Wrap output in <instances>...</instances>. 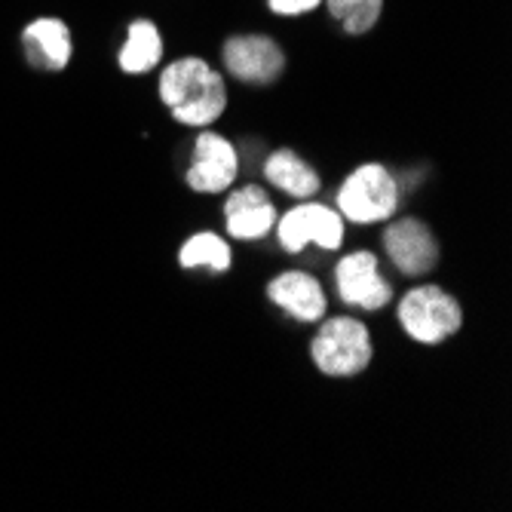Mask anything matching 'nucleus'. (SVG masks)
I'll use <instances>...</instances> for the list:
<instances>
[{
    "label": "nucleus",
    "instance_id": "1",
    "mask_svg": "<svg viewBox=\"0 0 512 512\" xmlns=\"http://www.w3.org/2000/svg\"><path fill=\"white\" fill-rule=\"evenodd\" d=\"M160 99L178 123L206 126L224 114L227 89L221 74L203 59H178L160 77Z\"/></svg>",
    "mask_w": 512,
    "mask_h": 512
},
{
    "label": "nucleus",
    "instance_id": "2",
    "mask_svg": "<svg viewBox=\"0 0 512 512\" xmlns=\"http://www.w3.org/2000/svg\"><path fill=\"white\" fill-rule=\"evenodd\" d=\"M313 362L332 378H350L368 368L371 338L362 322L350 316H335L313 338Z\"/></svg>",
    "mask_w": 512,
    "mask_h": 512
},
{
    "label": "nucleus",
    "instance_id": "3",
    "mask_svg": "<svg viewBox=\"0 0 512 512\" xmlns=\"http://www.w3.org/2000/svg\"><path fill=\"white\" fill-rule=\"evenodd\" d=\"M399 206V188L396 178L381 163H365L359 166L338 194V209L356 224L384 221Z\"/></svg>",
    "mask_w": 512,
    "mask_h": 512
},
{
    "label": "nucleus",
    "instance_id": "4",
    "mask_svg": "<svg viewBox=\"0 0 512 512\" xmlns=\"http://www.w3.org/2000/svg\"><path fill=\"white\" fill-rule=\"evenodd\" d=\"M399 322L414 341L439 344L460 329L463 313H460V304L439 286H421V289H411L402 298Z\"/></svg>",
    "mask_w": 512,
    "mask_h": 512
},
{
    "label": "nucleus",
    "instance_id": "5",
    "mask_svg": "<svg viewBox=\"0 0 512 512\" xmlns=\"http://www.w3.org/2000/svg\"><path fill=\"white\" fill-rule=\"evenodd\" d=\"M344 240V221L329 206L304 203L286 212L279 221V243L286 252H301L307 243H316L322 249H338Z\"/></svg>",
    "mask_w": 512,
    "mask_h": 512
},
{
    "label": "nucleus",
    "instance_id": "6",
    "mask_svg": "<svg viewBox=\"0 0 512 512\" xmlns=\"http://www.w3.org/2000/svg\"><path fill=\"white\" fill-rule=\"evenodd\" d=\"M224 65L243 83L267 86L283 74L286 56L270 37L249 34V37H230L224 43Z\"/></svg>",
    "mask_w": 512,
    "mask_h": 512
},
{
    "label": "nucleus",
    "instance_id": "7",
    "mask_svg": "<svg viewBox=\"0 0 512 512\" xmlns=\"http://www.w3.org/2000/svg\"><path fill=\"white\" fill-rule=\"evenodd\" d=\"M237 178V151L227 138L215 132H200L194 145V160L188 169V184L203 194H221Z\"/></svg>",
    "mask_w": 512,
    "mask_h": 512
},
{
    "label": "nucleus",
    "instance_id": "8",
    "mask_svg": "<svg viewBox=\"0 0 512 512\" xmlns=\"http://www.w3.org/2000/svg\"><path fill=\"white\" fill-rule=\"evenodd\" d=\"M384 246L390 252V261L405 276H424L439 261V246L430 234V227L414 218H402V221L390 224L384 234Z\"/></svg>",
    "mask_w": 512,
    "mask_h": 512
},
{
    "label": "nucleus",
    "instance_id": "9",
    "mask_svg": "<svg viewBox=\"0 0 512 512\" xmlns=\"http://www.w3.org/2000/svg\"><path fill=\"white\" fill-rule=\"evenodd\" d=\"M338 292L347 304L362 310H381L393 298L387 279L378 273V258L371 252L347 255L338 264Z\"/></svg>",
    "mask_w": 512,
    "mask_h": 512
},
{
    "label": "nucleus",
    "instance_id": "10",
    "mask_svg": "<svg viewBox=\"0 0 512 512\" xmlns=\"http://www.w3.org/2000/svg\"><path fill=\"white\" fill-rule=\"evenodd\" d=\"M267 295H270L273 304H279L289 316H295L301 322L322 319V313H325V292H322V286L316 283L313 276L298 273V270L276 276L273 283L267 286Z\"/></svg>",
    "mask_w": 512,
    "mask_h": 512
},
{
    "label": "nucleus",
    "instance_id": "11",
    "mask_svg": "<svg viewBox=\"0 0 512 512\" xmlns=\"http://www.w3.org/2000/svg\"><path fill=\"white\" fill-rule=\"evenodd\" d=\"M25 53L31 65L46 71H62L71 59V31L59 19H37L22 31Z\"/></svg>",
    "mask_w": 512,
    "mask_h": 512
},
{
    "label": "nucleus",
    "instance_id": "12",
    "mask_svg": "<svg viewBox=\"0 0 512 512\" xmlns=\"http://www.w3.org/2000/svg\"><path fill=\"white\" fill-rule=\"evenodd\" d=\"M224 212H227L230 237H237V240H258L273 227V203L267 200L261 188H255V184L230 194Z\"/></svg>",
    "mask_w": 512,
    "mask_h": 512
},
{
    "label": "nucleus",
    "instance_id": "13",
    "mask_svg": "<svg viewBox=\"0 0 512 512\" xmlns=\"http://www.w3.org/2000/svg\"><path fill=\"white\" fill-rule=\"evenodd\" d=\"M264 172H267V181L276 184L279 191H286L289 197L301 200V197H310L319 191V175L295 151H276L267 160Z\"/></svg>",
    "mask_w": 512,
    "mask_h": 512
},
{
    "label": "nucleus",
    "instance_id": "14",
    "mask_svg": "<svg viewBox=\"0 0 512 512\" xmlns=\"http://www.w3.org/2000/svg\"><path fill=\"white\" fill-rule=\"evenodd\" d=\"M160 56H163V40H160L157 25L148 19L132 22L126 46L120 50V68L126 74H145L160 62Z\"/></svg>",
    "mask_w": 512,
    "mask_h": 512
},
{
    "label": "nucleus",
    "instance_id": "15",
    "mask_svg": "<svg viewBox=\"0 0 512 512\" xmlns=\"http://www.w3.org/2000/svg\"><path fill=\"white\" fill-rule=\"evenodd\" d=\"M181 267H212L224 273L230 267V246L218 234H197L181 246Z\"/></svg>",
    "mask_w": 512,
    "mask_h": 512
},
{
    "label": "nucleus",
    "instance_id": "16",
    "mask_svg": "<svg viewBox=\"0 0 512 512\" xmlns=\"http://www.w3.org/2000/svg\"><path fill=\"white\" fill-rule=\"evenodd\" d=\"M384 0H329V13L350 34H365L378 25Z\"/></svg>",
    "mask_w": 512,
    "mask_h": 512
},
{
    "label": "nucleus",
    "instance_id": "17",
    "mask_svg": "<svg viewBox=\"0 0 512 512\" xmlns=\"http://www.w3.org/2000/svg\"><path fill=\"white\" fill-rule=\"evenodd\" d=\"M270 10L279 13V16H301V13H310L316 10L322 0H267Z\"/></svg>",
    "mask_w": 512,
    "mask_h": 512
}]
</instances>
